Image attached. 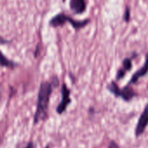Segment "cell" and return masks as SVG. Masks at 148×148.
<instances>
[{
	"label": "cell",
	"mask_w": 148,
	"mask_h": 148,
	"mask_svg": "<svg viewBox=\"0 0 148 148\" xmlns=\"http://www.w3.org/2000/svg\"><path fill=\"white\" fill-rule=\"evenodd\" d=\"M148 73V53L146 56V60H145V63L144 65L139 69L137 70L134 75L133 76L131 77L129 82H128V85H131V84H134L136 83L140 78L144 77Z\"/></svg>",
	"instance_id": "52a82bcc"
},
{
	"label": "cell",
	"mask_w": 148,
	"mask_h": 148,
	"mask_svg": "<svg viewBox=\"0 0 148 148\" xmlns=\"http://www.w3.org/2000/svg\"><path fill=\"white\" fill-rule=\"evenodd\" d=\"M148 126V104L146 105L142 114H140L136 127H135V136L140 137L143 134Z\"/></svg>",
	"instance_id": "5b68a950"
},
{
	"label": "cell",
	"mask_w": 148,
	"mask_h": 148,
	"mask_svg": "<svg viewBox=\"0 0 148 148\" xmlns=\"http://www.w3.org/2000/svg\"><path fill=\"white\" fill-rule=\"evenodd\" d=\"M10 42H11V40H7L6 38L0 36V45H5V44H9Z\"/></svg>",
	"instance_id": "8fae6325"
},
{
	"label": "cell",
	"mask_w": 148,
	"mask_h": 148,
	"mask_svg": "<svg viewBox=\"0 0 148 148\" xmlns=\"http://www.w3.org/2000/svg\"><path fill=\"white\" fill-rule=\"evenodd\" d=\"M108 148H120V147H119V145H118L115 141L112 140V141L109 143V145H108Z\"/></svg>",
	"instance_id": "7c38bea8"
},
{
	"label": "cell",
	"mask_w": 148,
	"mask_h": 148,
	"mask_svg": "<svg viewBox=\"0 0 148 148\" xmlns=\"http://www.w3.org/2000/svg\"><path fill=\"white\" fill-rule=\"evenodd\" d=\"M108 89L114 96L120 97V98L123 99L125 101H130L133 98H134L137 95V94L134 90V88L128 84L126 87H124L123 88H120L115 82H112L108 86Z\"/></svg>",
	"instance_id": "3957f363"
},
{
	"label": "cell",
	"mask_w": 148,
	"mask_h": 148,
	"mask_svg": "<svg viewBox=\"0 0 148 148\" xmlns=\"http://www.w3.org/2000/svg\"><path fill=\"white\" fill-rule=\"evenodd\" d=\"M123 18L125 20L126 23H128L130 21V8L128 6L126 7V10H125V13H124V16H123Z\"/></svg>",
	"instance_id": "30bf717a"
},
{
	"label": "cell",
	"mask_w": 148,
	"mask_h": 148,
	"mask_svg": "<svg viewBox=\"0 0 148 148\" xmlns=\"http://www.w3.org/2000/svg\"><path fill=\"white\" fill-rule=\"evenodd\" d=\"M1 99H2V92L0 90V101H1Z\"/></svg>",
	"instance_id": "5bb4252c"
},
{
	"label": "cell",
	"mask_w": 148,
	"mask_h": 148,
	"mask_svg": "<svg viewBox=\"0 0 148 148\" xmlns=\"http://www.w3.org/2000/svg\"><path fill=\"white\" fill-rule=\"evenodd\" d=\"M70 10L75 15H82L87 10V0H70Z\"/></svg>",
	"instance_id": "8992f818"
},
{
	"label": "cell",
	"mask_w": 148,
	"mask_h": 148,
	"mask_svg": "<svg viewBox=\"0 0 148 148\" xmlns=\"http://www.w3.org/2000/svg\"><path fill=\"white\" fill-rule=\"evenodd\" d=\"M67 23H70L75 30H80L85 28L90 23V19L87 18L84 20H76L70 16L66 15L64 12H60L50 18V20L49 21V25L53 28H57L63 26Z\"/></svg>",
	"instance_id": "7a4b0ae2"
},
{
	"label": "cell",
	"mask_w": 148,
	"mask_h": 148,
	"mask_svg": "<svg viewBox=\"0 0 148 148\" xmlns=\"http://www.w3.org/2000/svg\"><path fill=\"white\" fill-rule=\"evenodd\" d=\"M61 93H62V100L56 108V113L58 114H62L67 110L69 105L71 103L70 89L67 87V85L65 83H63L62 85Z\"/></svg>",
	"instance_id": "277c9868"
},
{
	"label": "cell",
	"mask_w": 148,
	"mask_h": 148,
	"mask_svg": "<svg viewBox=\"0 0 148 148\" xmlns=\"http://www.w3.org/2000/svg\"><path fill=\"white\" fill-rule=\"evenodd\" d=\"M132 67H133L132 58L127 57L126 59H124L123 62H122V66H121V68H120V69L117 71L116 79H117V80L122 79V78L126 75V74H127V72H129V71L132 69Z\"/></svg>",
	"instance_id": "ba28073f"
},
{
	"label": "cell",
	"mask_w": 148,
	"mask_h": 148,
	"mask_svg": "<svg viewBox=\"0 0 148 148\" xmlns=\"http://www.w3.org/2000/svg\"><path fill=\"white\" fill-rule=\"evenodd\" d=\"M62 1L63 3H64V2H66V0H62Z\"/></svg>",
	"instance_id": "9a60e30c"
},
{
	"label": "cell",
	"mask_w": 148,
	"mask_h": 148,
	"mask_svg": "<svg viewBox=\"0 0 148 148\" xmlns=\"http://www.w3.org/2000/svg\"><path fill=\"white\" fill-rule=\"evenodd\" d=\"M19 64L17 62L9 59L7 56H5V55L2 52V50H0V67L10 69H14L17 68Z\"/></svg>",
	"instance_id": "9c48e42d"
},
{
	"label": "cell",
	"mask_w": 148,
	"mask_h": 148,
	"mask_svg": "<svg viewBox=\"0 0 148 148\" xmlns=\"http://www.w3.org/2000/svg\"><path fill=\"white\" fill-rule=\"evenodd\" d=\"M35 147H36V146H35V144H34L33 142H29L24 148H35ZM44 148H49V146L47 145Z\"/></svg>",
	"instance_id": "4fadbf2b"
},
{
	"label": "cell",
	"mask_w": 148,
	"mask_h": 148,
	"mask_svg": "<svg viewBox=\"0 0 148 148\" xmlns=\"http://www.w3.org/2000/svg\"><path fill=\"white\" fill-rule=\"evenodd\" d=\"M59 84L58 78L53 77L51 82H41L38 89L36 108L34 114V124L36 125L41 121H44L48 117V109L49 105V100L54 88H56Z\"/></svg>",
	"instance_id": "6da1fadb"
}]
</instances>
